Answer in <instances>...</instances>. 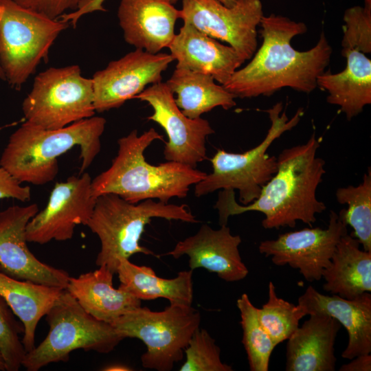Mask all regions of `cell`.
<instances>
[{
  "mask_svg": "<svg viewBox=\"0 0 371 371\" xmlns=\"http://www.w3.org/2000/svg\"><path fill=\"white\" fill-rule=\"evenodd\" d=\"M260 25L261 46L251 60L237 69L223 86L240 98L271 96L284 87L305 93L315 90L317 79L325 71L332 54L324 32L313 47L300 52L291 42L306 32L304 23L271 14L263 16Z\"/></svg>",
  "mask_w": 371,
  "mask_h": 371,
  "instance_id": "6da1fadb",
  "label": "cell"
},
{
  "mask_svg": "<svg viewBox=\"0 0 371 371\" xmlns=\"http://www.w3.org/2000/svg\"><path fill=\"white\" fill-rule=\"evenodd\" d=\"M319 144L313 133L305 144L284 149L276 172L249 204L236 202L234 190H220L214 205L220 225H227L231 216L255 211L265 215L262 225L267 229L294 227L297 221L312 227L316 214L326 209L316 196L326 173L324 160L317 157Z\"/></svg>",
  "mask_w": 371,
  "mask_h": 371,
  "instance_id": "7a4b0ae2",
  "label": "cell"
},
{
  "mask_svg": "<svg viewBox=\"0 0 371 371\" xmlns=\"http://www.w3.org/2000/svg\"><path fill=\"white\" fill-rule=\"evenodd\" d=\"M163 135L153 128L138 134L136 129L117 141V154L110 167L91 181L93 197L114 194L131 203L157 199L168 203L175 197L186 198L191 186L207 173L189 166L168 161L159 165L146 161V149Z\"/></svg>",
  "mask_w": 371,
  "mask_h": 371,
  "instance_id": "3957f363",
  "label": "cell"
},
{
  "mask_svg": "<svg viewBox=\"0 0 371 371\" xmlns=\"http://www.w3.org/2000/svg\"><path fill=\"white\" fill-rule=\"evenodd\" d=\"M106 123L104 117L93 116L61 128L45 129L25 122L10 136L0 166L21 183L43 186L57 176L58 158L78 146L80 175L100 151Z\"/></svg>",
  "mask_w": 371,
  "mask_h": 371,
  "instance_id": "277c9868",
  "label": "cell"
},
{
  "mask_svg": "<svg viewBox=\"0 0 371 371\" xmlns=\"http://www.w3.org/2000/svg\"><path fill=\"white\" fill-rule=\"evenodd\" d=\"M154 218L190 223L198 222L185 204L164 203L153 199L131 203L114 194L98 196L86 225L98 236L100 242L96 265H104L115 274L120 262L129 259L133 254L155 255L151 250L139 245L145 226Z\"/></svg>",
  "mask_w": 371,
  "mask_h": 371,
  "instance_id": "5b68a950",
  "label": "cell"
},
{
  "mask_svg": "<svg viewBox=\"0 0 371 371\" xmlns=\"http://www.w3.org/2000/svg\"><path fill=\"white\" fill-rule=\"evenodd\" d=\"M278 102L266 110L271 121L264 139L256 146L242 153L218 150L211 158L212 172L194 185V194L200 197L216 190L238 191L239 202L247 205L256 200L262 187L277 171L278 161L267 150L273 141L291 130L300 120L303 110L299 109L291 119Z\"/></svg>",
  "mask_w": 371,
  "mask_h": 371,
  "instance_id": "8992f818",
  "label": "cell"
},
{
  "mask_svg": "<svg viewBox=\"0 0 371 371\" xmlns=\"http://www.w3.org/2000/svg\"><path fill=\"white\" fill-rule=\"evenodd\" d=\"M45 317L49 332L37 346L26 352L22 366L27 371L67 362L78 349L107 354L124 339L111 324L85 311L65 289Z\"/></svg>",
  "mask_w": 371,
  "mask_h": 371,
  "instance_id": "52a82bcc",
  "label": "cell"
},
{
  "mask_svg": "<svg viewBox=\"0 0 371 371\" xmlns=\"http://www.w3.org/2000/svg\"><path fill=\"white\" fill-rule=\"evenodd\" d=\"M70 23L52 19L13 0H0V65L9 85L19 91Z\"/></svg>",
  "mask_w": 371,
  "mask_h": 371,
  "instance_id": "ba28073f",
  "label": "cell"
},
{
  "mask_svg": "<svg viewBox=\"0 0 371 371\" xmlns=\"http://www.w3.org/2000/svg\"><path fill=\"white\" fill-rule=\"evenodd\" d=\"M201 323L192 306L170 303L161 311L139 306L111 324L122 337L137 338L146 350L141 356L145 368L170 371L183 358L184 350Z\"/></svg>",
  "mask_w": 371,
  "mask_h": 371,
  "instance_id": "9c48e42d",
  "label": "cell"
},
{
  "mask_svg": "<svg viewBox=\"0 0 371 371\" xmlns=\"http://www.w3.org/2000/svg\"><path fill=\"white\" fill-rule=\"evenodd\" d=\"M91 78L78 65L50 67L34 78L23 100L25 122L45 129H58L94 116Z\"/></svg>",
  "mask_w": 371,
  "mask_h": 371,
  "instance_id": "30bf717a",
  "label": "cell"
},
{
  "mask_svg": "<svg viewBox=\"0 0 371 371\" xmlns=\"http://www.w3.org/2000/svg\"><path fill=\"white\" fill-rule=\"evenodd\" d=\"M344 213L345 209L338 214L331 211L326 229L306 227L282 234L276 239L262 241L258 250L271 256L274 265L297 269L308 282L319 281L339 240L348 234Z\"/></svg>",
  "mask_w": 371,
  "mask_h": 371,
  "instance_id": "8fae6325",
  "label": "cell"
},
{
  "mask_svg": "<svg viewBox=\"0 0 371 371\" xmlns=\"http://www.w3.org/2000/svg\"><path fill=\"white\" fill-rule=\"evenodd\" d=\"M263 14L260 0H238L227 7L218 0H182L179 19L209 36L225 42L245 60L257 49V27Z\"/></svg>",
  "mask_w": 371,
  "mask_h": 371,
  "instance_id": "7c38bea8",
  "label": "cell"
},
{
  "mask_svg": "<svg viewBox=\"0 0 371 371\" xmlns=\"http://www.w3.org/2000/svg\"><path fill=\"white\" fill-rule=\"evenodd\" d=\"M134 98L147 102L153 113L148 120L165 131L164 156L167 161L196 168L206 157V139L214 133L210 122L202 117L192 119L177 105L173 93L166 82H160L145 89Z\"/></svg>",
  "mask_w": 371,
  "mask_h": 371,
  "instance_id": "4fadbf2b",
  "label": "cell"
},
{
  "mask_svg": "<svg viewBox=\"0 0 371 371\" xmlns=\"http://www.w3.org/2000/svg\"><path fill=\"white\" fill-rule=\"evenodd\" d=\"M89 173L71 176L54 186L45 207L26 227L27 242L46 244L70 240L78 225H87L95 204Z\"/></svg>",
  "mask_w": 371,
  "mask_h": 371,
  "instance_id": "5bb4252c",
  "label": "cell"
},
{
  "mask_svg": "<svg viewBox=\"0 0 371 371\" xmlns=\"http://www.w3.org/2000/svg\"><path fill=\"white\" fill-rule=\"evenodd\" d=\"M173 61L170 54L135 49L110 62L91 78L95 112L117 109L134 99L146 86L161 82L162 73Z\"/></svg>",
  "mask_w": 371,
  "mask_h": 371,
  "instance_id": "9a60e30c",
  "label": "cell"
},
{
  "mask_svg": "<svg viewBox=\"0 0 371 371\" xmlns=\"http://www.w3.org/2000/svg\"><path fill=\"white\" fill-rule=\"evenodd\" d=\"M36 203L0 211V270L15 278L65 289L70 276L38 260L27 245L26 227Z\"/></svg>",
  "mask_w": 371,
  "mask_h": 371,
  "instance_id": "2e32d148",
  "label": "cell"
},
{
  "mask_svg": "<svg viewBox=\"0 0 371 371\" xmlns=\"http://www.w3.org/2000/svg\"><path fill=\"white\" fill-rule=\"evenodd\" d=\"M241 242L240 236L233 235L227 225L214 229L203 224L195 234L179 241L164 255L175 259L187 255L190 269L203 268L224 281L237 282L249 273L238 249Z\"/></svg>",
  "mask_w": 371,
  "mask_h": 371,
  "instance_id": "e0dca14e",
  "label": "cell"
},
{
  "mask_svg": "<svg viewBox=\"0 0 371 371\" xmlns=\"http://www.w3.org/2000/svg\"><path fill=\"white\" fill-rule=\"evenodd\" d=\"M117 18L127 43L157 54L172 41L179 10L170 0H121Z\"/></svg>",
  "mask_w": 371,
  "mask_h": 371,
  "instance_id": "ac0fdd59",
  "label": "cell"
},
{
  "mask_svg": "<svg viewBox=\"0 0 371 371\" xmlns=\"http://www.w3.org/2000/svg\"><path fill=\"white\" fill-rule=\"evenodd\" d=\"M305 316L322 313L337 319L347 330L348 342L341 356L352 359L371 353V295L365 292L353 299L320 293L308 286L298 298Z\"/></svg>",
  "mask_w": 371,
  "mask_h": 371,
  "instance_id": "d6986e66",
  "label": "cell"
},
{
  "mask_svg": "<svg viewBox=\"0 0 371 371\" xmlns=\"http://www.w3.org/2000/svg\"><path fill=\"white\" fill-rule=\"evenodd\" d=\"M177 60V68L210 75L220 85H225L245 60L231 46L217 41L183 22L168 47Z\"/></svg>",
  "mask_w": 371,
  "mask_h": 371,
  "instance_id": "ffe728a7",
  "label": "cell"
},
{
  "mask_svg": "<svg viewBox=\"0 0 371 371\" xmlns=\"http://www.w3.org/2000/svg\"><path fill=\"white\" fill-rule=\"evenodd\" d=\"M309 316L287 339L285 370L334 371V346L341 325L325 314Z\"/></svg>",
  "mask_w": 371,
  "mask_h": 371,
  "instance_id": "44dd1931",
  "label": "cell"
},
{
  "mask_svg": "<svg viewBox=\"0 0 371 371\" xmlns=\"http://www.w3.org/2000/svg\"><path fill=\"white\" fill-rule=\"evenodd\" d=\"M114 273L102 265L93 271L70 277L65 290L82 308L95 319L112 324L129 311L141 306V300L122 287L115 289Z\"/></svg>",
  "mask_w": 371,
  "mask_h": 371,
  "instance_id": "7402d4cb",
  "label": "cell"
},
{
  "mask_svg": "<svg viewBox=\"0 0 371 371\" xmlns=\"http://www.w3.org/2000/svg\"><path fill=\"white\" fill-rule=\"evenodd\" d=\"M341 55L347 60L345 69L337 74L324 71L317 86L328 92L327 102L338 106L350 120L371 103V60L357 49Z\"/></svg>",
  "mask_w": 371,
  "mask_h": 371,
  "instance_id": "603a6c76",
  "label": "cell"
},
{
  "mask_svg": "<svg viewBox=\"0 0 371 371\" xmlns=\"http://www.w3.org/2000/svg\"><path fill=\"white\" fill-rule=\"evenodd\" d=\"M65 289L15 278L0 270V295L24 328L22 342L26 352L35 347L38 324Z\"/></svg>",
  "mask_w": 371,
  "mask_h": 371,
  "instance_id": "cb8c5ba5",
  "label": "cell"
},
{
  "mask_svg": "<svg viewBox=\"0 0 371 371\" xmlns=\"http://www.w3.org/2000/svg\"><path fill=\"white\" fill-rule=\"evenodd\" d=\"M360 245L352 234L341 238L322 272L324 291L346 299L371 291V251L361 249Z\"/></svg>",
  "mask_w": 371,
  "mask_h": 371,
  "instance_id": "d4e9b609",
  "label": "cell"
},
{
  "mask_svg": "<svg viewBox=\"0 0 371 371\" xmlns=\"http://www.w3.org/2000/svg\"><path fill=\"white\" fill-rule=\"evenodd\" d=\"M120 286L140 300L166 298L170 303L192 306V270L179 271L174 278H162L147 266H139L129 259L122 260L117 269Z\"/></svg>",
  "mask_w": 371,
  "mask_h": 371,
  "instance_id": "484cf974",
  "label": "cell"
},
{
  "mask_svg": "<svg viewBox=\"0 0 371 371\" xmlns=\"http://www.w3.org/2000/svg\"><path fill=\"white\" fill-rule=\"evenodd\" d=\"M178 107L187 117L196 119L213 109L228 110L236 106V97L210 75L177 68L166 82Z\"/></svg>",
  "mask_w": 371,
  "mask_h": 371,
  "instance_id": "4316f807",
  "label": "cell"
},
{
  "mask_svg": "<svg viewBox=\"0 0 371 371\" xmlns=\"http://www.w3.org/2000/svg\"><path fill=\"white\" fill-rule=\"evenodd\" d=\"M335 196L339 203L347 205L344 218L346 224L354 230L351 234L358 240L363 250L371 251L370 168L360 184L339 188Z\"/></svg>",
  "mask_w": 371,
  "mask_h": 371,
  "instance_id": "83f0119b",
  "label": "cell"
},
{
  "mask_svg": "<svg viewBox=\"0 0 371 371\" xmlns=\"http://www.w3.org/2000/svg\"><path fill=\"white\" fill-rule=\"evenodd\" d=\"M243 329L242 343L245 349L251 371H267L270 357L276 345L260 322L258 308L246 293L237 300Z\"/></svg>",
  "mask_w": 371,
  "mask_h": 371,
  "instance_id": "f1b7e54d",
  "label": "cell"
},
{
  "mask_svg": "<svg viewBox=\"0 0 371 371\" xmlns=\"http://www.w3.org/2000/svg\"><path fill=\"white\" fill-rule=\"evenodd\" d=\"M258 316L276 346L291 337L305 315L298 304L295 305L279 297L275 285L269 282L268 300L260 308H258Z\"/></svg>",
  "mask_w": 371,
  "mask_h": 371,
  "instance_id": "f546056e",
  "label": "cell"
},
{
  "mask_svg": "<svg viewBox=\"0 0 371 371\" xmlns=\"http://www.w3.org/2000/svg\"><path fill=\"white\" fill-rule=\"evenodd\" d=\"M186 361L180 371H232V367L221 359V349L204 328H199L184 350Z\"/></svg>",
  "mask_w": 371,
  "mask_h": 371,
  "instance_id": "4dcf8cb0",
  "label": "cell"
},
{
  "mask_svg": "<svg viewBox=\"0 0 371 371\" xmlns=\"http://www.w3.org/2000/svg\"><path fill=\"white\" fill-rule=\"evenodd\" d=\"M16 317L0 295V351L8 371H18L26 355L20 339V334L24 331L23 325Z\"/></svg>",
  "mask_w": 371,
  "mask_h": 371,
  "instance_id": "1f68e13d",
  "label": "cell"
},
{
  "mask_svg": "<svg viewBox=\"0 0 371 371\" xmlns=\"http://www.w3.org/2000/svg\"><path fill=\"white\" fill-rule=\"evenodd\" d=\"M344 36L341 53L357 49L363 54L371 52V0L364 5L346 10L344 14Z\"/></svg>",
  "mask_w": 371,
  "mask_h": 371,
  "instance_id": "d6a6232c",
  "label": "cell"
},
{
  "mask_svg": "<svg viewBox=\"0 0 371 371\" xmlns=\"http://www.w3.org/2000/svg\"><path fill=\"white\" fill-rule=\"evenodd\" d=\"M19 5L50 19H57L67 11L76 10L85 0H13Z\"/></svg>",
  "mask_w": 371,
  "mask_h": 371,
  "instance_id": "836d02e7",
  "label": "cell"
},
{
  "mask_svg": "<svg viewBox=\"0 0 371 371\" xmlns=\"http://www.w3.org/2000/svg\"><path fill=\"white\" fill-rule=\"evenodd\" d=\"M12 198L22 202L31 198L30 186H22L21 183L0 166V199Z\"/></svg>",
  "mask_w": 371,
  "mask_h": 371,
  "instance_id": "e575fe53",
  "label": "cell"
},
{
  "mask_svg": "<svg viewBox=\"0 0 371 371\" xmlns=\"http://www.w3.org/2000/svg\"><path fill=\"white\" fill-rule=\"evenodd\" d=\"M106 0H85L78 8L65 14V19L76 27L79 19L85 14L96 11H106L104 3Z\"/></svg>",
  "mask_w": 371,
  "mask_h": 371,
  "instance_id": "d590c367",
  "label": "cell"
},
{
  "mask_svg": "<svg viewBox=\"0 0 371 371\" xmlns=\"http://www.w3.org/2000/svg\"><path fill=\"white\" fill-rule=\"evenodd\" d=\"M348 363L342 365L339 371H370L371 355L365 354L357 356L351 359Z\"/></svg>",
  "mask_w": 371,
  "mask_h": 371,
  "instance_id": "8d00e7d4",
  "label": "cell"
},
{
  "mask_svg": "<svg viewBox=\"0 0 371 371\" xmlns=\"http://www.w3.org/2000/svg\"><path fill=\"white\" fill-rule=\"evenodd\" d=\"M104 370H131L130 368L122 365H111L106 367Z\"/></svg>",
  "mask_w": 371,
  "mask_h": 371,
  "instance_id": "74e56055",
  "label": "cell"
},
{
  "mask_svg": "<svg viewBox=\"0 0 371 371\" xmlns=\"http://www.w3.org/2000/svg\"><path fill=\"white\" fill-rule=\"evenodd\" d=\"M178 0H170L171 3L175 4ZM227 7H232L236 4L238 0H218Z\"/></svg>",
  "mask_w": 371,
  "mask_h": 371,
  "instance_id": "f35d334b",
  "label": "cell"
},
{
  "mask_svg": "<svg viewBox=\"0 0 371 371\" xmlns=\"http://www.w3.org/2000/svg\"><path fill=\"white\" fill-rule=\"evenodd\" d=\"M5 370H6V367H5L4 359L0 351V371H5Z\"/></svg>",
  "mask_w": 371,
  "mask_h": 371,
  "instance_id": "ab89813d",
  "label": "cell"
},
{
  "mask_svg": "<svg viewBox=\"0 0 371 371\" xmlns=\"http://www.w3.org/2000/svg\"><path fill=\"white\" fill-rule=\"evenodd\" d=\"M0 80H3V81H6V78H5V74L0 65Z\"/></svg>",
  "mask_w": 371,
  "mask_h": 371,
  "instance_id": "60d3db41",
  "label": "cell"
}]
</instances>
